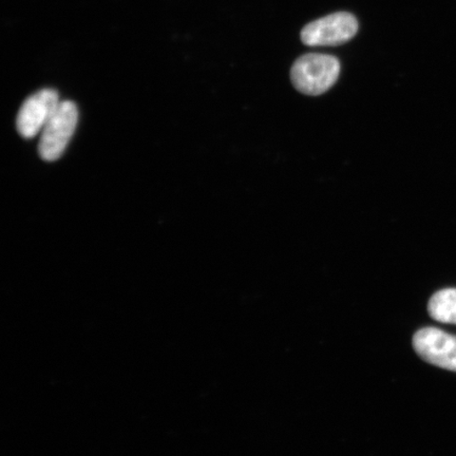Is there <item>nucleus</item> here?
<instances>
[{
  "mask_svg": "<svg viewBox=\"0 0 456 456\" xmlns=\"http://www.w3.org/2000/svg\"><path fill=\"white\" fill-rule=\"evenodd\" d=\"M340 62L335 56L310 53L299 57L290 69V79L299 93L321 95L338 82Z\"/></svg>",
  "mask_w": 456,
  "mask_h": 456,
  "instance_id": "obj_1",
  "label": "nucleus"
},
{
  "mask_svg": "<svg viewBox=\"0 0 456 456\" xmlns=\"http://www.w3.org/2000/svg\"><path fill=\"white\" fill-rule=\"evenodd\" d=\"M78 122V110L71 101H62L45 124L39 140V156L45 161L53 162L62 156L76 131Z\"/></svg>",
  "mask_w": 456,
  "mask_h": 456,
  "instance_id": "obj_2",
  "label": "nucleus"
},
{
  "mask_svg": "<svg viewBox=\"0 0 456 456\" xmlns=\"http://www.w3.org/2000/svg\"><path fill=\"white\" fill-rule=\"evenodd\" d=\"M358 31L354 15L338 12L311 22L301 31V39L310 47H335L351 41Z\"/></svg>",
  "mask_w": 456,
  "mask_h": 456,
  "instance_id": "obj_3",
  "label": "nucleus"
},
{
  "mask_svg": "<svg viewBox=\"0 0 456 456\" xmlns=\"http://www.w3.org/2000/svg\"><path fill=\"white\" fill-rule=\"evenodd\" d=\"M413 347L425 362L456 372V336L437 328L420 329L414 335Z\"/></svg>",
  "mask_w": 456,
  "mask_h": 456,
  "instance_id": "obj_4",
  "label": "nucleus"
},
{
  "mask_svg": "<svg viewBox=\"0 0 456 456\" xmlns=\"http://www.w3.org/2000/svg\"><path fill=\"white\" fill-rule=\"evenodd\" d=\"M55 90L43 89L28 98L17 114L16 126L22 138L32 139L42 133L60 105Z\"/></svg>",
  "mask_w": 456,
  "mask_h": 456,
  "instance_id": "obj_5",
  "label": "nucleus"
},
{
  "mask_svg": "<svg viewBox=\"0 0 456 456\" xmlns=\"http://www.w3.org/2000/svg\"><path fill=\"white\" fill-rule=\"evenodd\" d=\"M428 311L436 322L456 324V289L438 290L432 296Z\"/></svg>",
  "mask_w": 456,
  "mask_h": 456,
  "instance_id": "obj_6",
  "label": "nucleus"
}]
</instances>
